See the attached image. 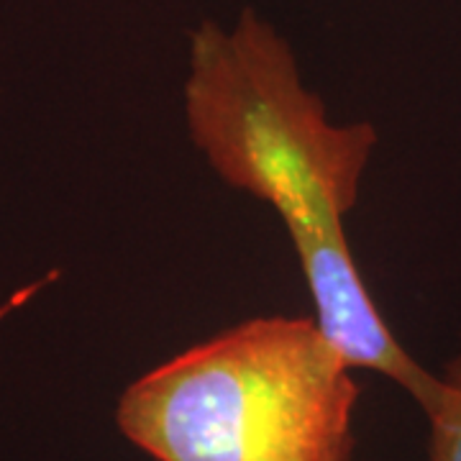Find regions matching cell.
I'll return each mask as SVG.
<instances>
[{
    "instance_id": "cell-1",
    "label": "cell",
    "mask_w": 461,
    "mask_h": 461,
    "mask_svg": "<svg viewBox=\"0 0 461 461\" xmlns=\"http://www.w3.org/2000/svg\"><path fill=\"white\" fill-rule=\"evenodd\" d=\"M359 387L313 318H251L159 364L118 400L157 461H351Z\"/></svg>"
},
{
    "instance_id": "cell-2",
    "label": "cell",
    "mask_w": 461,
    "mask_h": 461,
    "mask_svg": "<svg viewBox=\"0 0 461 461\" xmlns=\"http://www.w3.org/2000/svg\"><path fill=\"white\" fill-rule=\"evenodd\" d=\"M185 118L215 175L272 205L287 230L344 223L377 147L369 123H330L287 41L251 8L230 29L193 32Z\"/></svg>"
},
{
    "instance_id": "cell-3",
    "label": "cell",
    "mask_w": 461,
    "mask_h": 461,
    "mask_svg": "<svg viewBox=\"0 0 461 461\" xmlns=\"http://www.w3.org/2000/svg\"><path fill=\"white\" fill-rule=\"evenodd\" d=\"M297 262L313 297L315 326L351 369H372L393 379L426 412L441 377L430 375L395 339L369 295L346 239L344 223L290 229Z\"/></svg>"
},
{
    "instance_id": "cell-4",
    "label": "cell",
    "mask_w": 461,
    "mask_h": 461,
    "mask_svg": "<svg viewBox=\"0 0 461 461\" xmlns=\"http://www.w3.org/2000/svg\"><path fill=\"white\" fill-rule=\"evenodd\" d=\"M423 415L429 418V461H461V344Z\"/></svg>"
}]
</instances>
